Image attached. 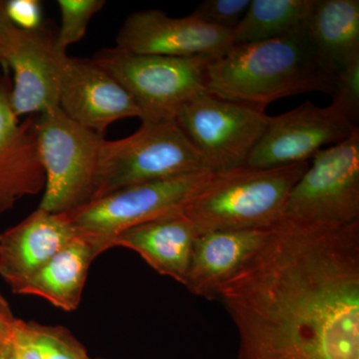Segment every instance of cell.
<instances>
[{
  "label": "cell",
  "mask_w": 359,
  "mask_h": 359,
  "mask_svg": "<svg viewBox=\"0 0 359 359\" xmlns=\"http://www.w3.org/2000/svg\"><path fill=\"white\" fill-rule=\"evenodd\" d=\"M217 299L238 359H359V221L283 218Z\"/></svg>",
  "instance_id": "6da1fadb"
},
{
  "label": "cell",
  "mask_w": 359,
  "mask_h": 359,
  "mask_svg": "<svg viewBox=\"0 0 359 359\" xmlns=\"http://www.w3.org/2000/svg\"><path fill=\"white\" fill-rule=\"evenodd\" d=\"M334 75L323 68L304 28L278 39L235 45L208 68V93L266 110L285 97L332 95Z\"/></svg>",
  "instance_id": "7a4b0ae2"
},
{
  "label": "cell",
  "mask_w": 359,
  "mask_h": 359,
  "mask_svg": "<svg viewBox=\"0 0 359 359\" xmlns=\"http://www.w3.org/2000/svg\"><path fill=\"white\" fill-rule=\"evenodd\" d=\"M309 166V162L268 169L241 166L212 174L181 212L198 235L266 230L283 218L290 193Z\"/></svg>",
  "instance_id": "3957f363"
},
{
  "label": "cell",
  "mask_w": 359,
  "mask_h": 359,
  "mask_svg": "<svg viewBox=\"0 0 359 359\" xmlns=\"http://www.w3.org/2000/svg\"><path fill=\"white\" fill-rule=\"evenodd\" d=\"M203 171L207 170L200 153L176 121L142 123L130 136L101 143L91 201L139 184Z\"/></svg>",
  "instance_id": "277c9868"
},
{
  "label": "cell",
  "mask_w": 359,
  "mask_h": 359,
  "mask_svg": "<svg viewBox=\"0 0 359 359\" xmlns=\"http://www.w3.org/2000/svg\"><path fill=\"white\" fill-rule=\"evenodd\" d=\"M133 98L142 123L176 121L187 103L208 92L212 58L169 57L104 49L94 58Z\"/></svg>",
  "instance_id": "5b68a950"
},
{
  "label": "cell",
  "mask_w": 359,
  "mask_h": 359,
  "mask_svg": "<svg viewBox=\"0 0 359 359\" xmlns=\"http://www.w3.org/2000/svg\"><path fill=\"white\" fill-rule=\"evenodd\" d=\"M34 132L45 173L39 208L62 214L89 203L104 137L73 121L60 107L35 117Z\"/></svg>",
  "instance_id": "8992f818"
},
{
  "label": "cell",
  "mask_w": 359,
  "mask_h": 359,
  "mask_svg": "<svg viewBox=\"0 0 359 359\" xmlns=\"http://www.w3.org/2000/svg\"><path fill=\"white\" fill-rule=\"evenodd\" d=\"M212 174L198 172L128 187L62 214L80 235L106 252L118 233L181 212Z\"/></svg>",
  "instance_id": "52a82bcc"
},
{
  "label": "cell",
  "mask_w": 359,
  "mask_h": 359,
  "mask_svg": "<svg viewBox=\"0 0 359 359\" xmlns=\"http://www.w3.org/2000/svg\"><path fill=\"white\" fill-rule=\"evenodd\" d=\"M266 111L210 93L193 99L176 117L180 129L212 174L244 166L268 127Z\"/></svg>",
  "instance_id": "ba28073f"
},
{
  "label": "cell",
  "mask_w": 359,
  "mask_h": 359,
  "mask_svg": "<svg viewBox=\"0 0 359 359\" xmlns=\"http://www.w3.org/2000/svg\"><path fill=\"white\" fill-rule=\"evenodd\" d=\"M311 160L290 193L283 218L327 226L359 221V129Z\"/></svg>",
  "instance_id": "9c48e42d"
},
{
  "label": "cell",
  "mask_w": 359,
  "mask_h": 359,
  "mask_svg": "<svg viewBox=\"0 0 359 359\" xmlns=\"http://www.w3.org/2000/svg\"><path fill=\"white\" fill-rule=\"evenodd\" d=\"M358 129L334 105L318 107L308 101L269 117L263 137L244 166L268 169L309 162L325 146L346 140Z\"/></svg>",
  "instance_id": "30bf717a"
},
{
  "label": "cell",
  "mask_w": 359,
  "mask_h": 359,
  "mask_svg": "<svg viewBox=\"0 0 359 359\" xmlns=\"http://www.w3.org/2000/svg\"><path fill=\"white\" fill-rule=\"evenodd\" d=\"M66 56L67 53L58 50L55 37L43 25L32 32L18 28L13 39L0 46V66L13 73L9 100L18 119L60 107Z\"/></svg>",
  "instance_id": "8fae6325"
},
{
  "label": "cell",
  "mask_w": 359,
  "mask_h": 359,
  "mask_svg": "<svg viewBox=\"0 0 359 359\" xmlns=\"http://www.w3.org/2000/svg\"><path fill=\"white\" fill-rule=\"evenodd\" d=\"M233 46L231 32L193 16L170 18L156 9L130 14L116 37L115 48L169 57H221Z\"/></svg>",
  "instance_id": "7c38bea8"
},
{
  "label": "cell",
  "mask_w": 359,
  "mask_h": 359,
  "mask_svg": "<svg viewBox=\"0 0 359 359\" xmlns=\"http://www.w3.org/2000/svg\"><path fill=\"white\" fill-rule=\"evenodd\" d=\"M59 106L73 121L101 136L113 123L141 118L127 90L93 59L66 56Z\"/></svg>",
  "instance_id": "4fadbf2b"
},
{
  "label": "cell",
  "mask_w": 359,
  "mask_h": 359,
  "mask_svg": "<svg viewBox=\"0 0 359 359\" xmlns=\"http://www.w3.org/2000/svg\"><path fill=\"white\" fill-rule=\"evenodd\" d=\"M79 235L65 215L39 208L0 233V276L15 292Z\"/></svg>",
  "instance_id": "5bb4252c"
},
{
  "label": "cell",
  "mask_w": 359,
  "mask_h": 359,
  "mask_svg": "<svg viewBox=\"0 0 359 359\" xmlns=\"http://www.w3.org/2000/svg\"><path fill=\"white\" fill-rule=\"evenodd\" d=\"M11 84L0 86V215L27 196L44 190L45 173L37 151L35 116L23 122L11 109Z\"/></svg>",
  "instance_id": "9a60e30c"
},
{
  "label": "cell",
  "mask_w": 359,
  "mask_h": 359,
  "mask_svg": "<svg viewBox=\"0 0 359 359\" xmlns=\"http://www.w3.org/2000/svg\"><path fill=\"white\" fill-rule=\"evenodd\" d=\"M269 229L214 231L198 235L184 287L197 297L217 299L219 287L261 247Z\"/></svg>",
  "instance_id": "2e32d148"
},
{
  "label": "cell",
  "mask_w": 359,
  "mask_h": 359,
  "mask_svg": "<svg viewBox=\"0 0 359 359\" xmlns=\"http://www.w3.org/2000/svg\"><path fill=\"white\" fill-rule=\"evenodd\" d=\"M197 236L193 224L179 212L118 233L108 248L134 250L158 273L184 285Z\"/></svg>",
  "instance_id": "e0dca14e"
},
{
  "label": "cell",
  "mask_w": 359,
  "mask_h": 359,
  "mask_svg": "<svg viewBox=\"0 0 359 359\" xmlns=\"http://www.w3.org/2000/svg\"><path fill=\"white\" fill-rule=\"evenodd\" d=\"M102 252L95 242L79 235L13 294L41 297L62 311H76L81 302L90 266Z\"/></svg>",
  "instance_id": "ac0fdd59"
},
{
  "label": "cell",
  "mask_w": 359,
  "mask_h": 359,
  "mask_svg": "<svg viewBox=\"0 0 359 359\" xmlns=\"http://www.w3.org/2000/svg\"><path fill=\"white\" fill-rule=\"evenodd\" d=\"M304 28L330 74L359 57V0H313Z\"/></svg>",
  "instance_id": "d6986e66"
},
{
  "label": "cell",
  "mask_w": 359,
  "mask_h": 359,
  "mask_svg": "<svg viewBox=\"0 0 359 359\" xmlns=\"http://www.w3.org/2000/svg\"><path fill=\"white\" fill-rule=\"evenodd\" d=\"M313 2L250 0L244 18L231 32L233 46L268 41L304 27Z\"/></svg>",
  "instance_id": "ffe728a7"
},
{
  "label": "cell",
  "mask_w": 359,
  "mask_h": 359,
  "mask_svg": "<svg viewBox=\"0 0 359 359\" xmlns=\"http://www.w3.org/2000/svg\"><path fill=\"white\" fill-rule=\"evenodd\" d=\"M104 0H58L61 26L55 37L56 47L66 53L68 47L85 36L90 21L105 6Z\"/></svg>",
  "instance_id": "44dd1931"
},
{
  "label": "cell",
  "mask_w": 359,
  "mask_h": 359,
  "mask_svg": "<svg viewBox=\"0 0 359 359\" xmlns=\"http://www.w3.org/2000/svg\"><path fill=\"white\" fill-rule=\"evenodd\" d=\"M44 359H91L86 349L67 328L28 321Z\"/></svg>",
  "instance_id": "7402d4cb"
},
{
  "label": "cell",
  "mask_w": 359,
  "mask_h": 359,
  "mask_svg": "<svg viewBox=\"0 0 359 359\" xmlns=\"http://www.w3.org/2000/svg\"><path fill=\"white\" fill-rule=\"evenodd\" d=\"M332 105L342 113L351 124L358 127L359 57L354 58L334 75Z\"/></svg>",
  "instance_id": "603a6c76"
},
{
  "label": "cell",
  "mask_w": 359,
  "mask_h": 359,
  "mask_svg": "<svg viewBox=\"0 0 359 359\" xmlns=\"http://www.w3.org/2000/svg\"><path fill=\"white\" fill-rule=\"evenodd\" d=\"M250 4V0H205L190 15L205 25L233 32Z\"/></svg>",
  "instance_id": "cb8c5ba5"
},
{
  "label": "cell",
  "mask_w": 359,
  "mask_h": 359,
  "mask_svg": "<svg viewBox=\"0 0 359 359\" xmlns=\"http://www.w3.org/2000/svg\"><path fill=\"white\" fill-rule=\"evenodd\" d=\"M6 11L14 25L20 29L36 30L42 23V4L39 0H7Z\"/></svg>",
  "instance_id": "d4e9b609"
},
{
  "label": "cell",
  "mask_w": 359,
  "mask_h": 359,
  "mask_svg": "<svg viewBox=\"0 0 359 359\" xmlns=\"http://www.w3.org/2000/svg\"><path fill=\"white\" fill-rule=\"evenodd\" d=\"M11 359H44L32 334L28 321L18 318L11 340Z\"/></svg>",
  "instance_id": "484cf974"
},
{
  "label": "cell",
  "mask_w": 359,
  "mask_h": 359,
  "mask_svg": "<svg viewBox=\"0 0 359 359\" xmlns=\"http://www.w3.org/2000/svg\"><path fill=\"white\" fill-rule=\"evenodd\" d=\"M18 320L8 302L0 292V349L11 344Z\"/></svg>",
  "instance_id": "4316f807"
},
{
  "label": "cell",
  "mask_w": 359,
  "mask_h": 359,
  "mask_svg": "<svg viewBox=\"0 0 359 359\" xmlns=\"http://www.w3.org/2000/svg\"><path fill=\"white\" fill-rule=\"evenodd\" d=\"M18 30L7 14L6 1L0 0V46L13 39Z\"/></svg>",
  "instance_id": "83f0119b"
},
{
  "label": "cell",
  "mask_w": 359,
  "mask_h": 359,
  "mask_svg": "<svg viewBox=\"0 0 359 359\" xmlns=\"http://www.w3.org/2000/svg\"><path fill=\"white\" fill-rule=\"evenodd\" d=\"M0 359H11V344L0 349Z\"/></svg>",
  "instance_id": "f1b7e54d"
},
{
  "label": "cell",
  "mask_w": 359,
  "mask_h": 359,
  "mask_svg": "<svg viewBox=\"0 0 359 359\" xmlns=\"http://www.w3.org/2000/svg\"><path fill=\"white\" fill-rule=\"evenodd\" d=\"M1 67V66H0ZM7 76L6 74H2L1 70H0V86H1V84L4 83V79H6V77Z\"/></svg>",
  "instance_id": "f546056e"
},
{
  "label": "cell",
  "mask_w": 359,
  "mask_h": 359,
  "mask_svg": "<svg viewBox=\"0 0 359 359\" xmlns=\"http://www.w3.org/2000/svg\"><path fill=\"white\" fill-rule=\"evenodd\" d=\"M91 359H101V358H91Z\"/></svg>",
  "instance_id": "4dcf8cb0"
}]
</instances>
